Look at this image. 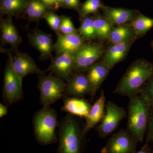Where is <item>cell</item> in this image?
Returning <instances> with one entry per match:
<instances>
[{
  "label": "cell",
  "mask_w": 153,
  "mask_h": 153,
  "mask_svg": "<svg viewBox=\"0 0 153 153\" xmlns=\"http://www.w3.org/2000/svg\"><path fill=\"white\" fill-rule=\"evenodd\" d=\"M152 74V62L143 58L137 59L129 66L112 93L129 98L138 95L144 83Z\"/></svg>",
  "instance_id": "cell-1"
},
{
  "label": "cell",
  "mask_w": 153,
  "mask_h": 153,
  "mask_svg": "<svg viewBox=\"0 0 153 153\" xmlns=\"http://www.w3.org/2000/svg\"><path fill=\"white\" fill-rule=\"evenodd\" d=\"M150 108L140 95L129 98L128 105V131L142 143L146 133Z\"/></svg>",
  "instance_id": "cell-2"
},
{
  "label": "cell",
  "mask_w": 153,
  "mask_h": 153,
  "mask_svg": "<svg viewBox=\"0 0 153 153\" xmlns=\"http://www.w3.org/2000/svg\"><path fill=\"white\" fill-rule=\"evenodd\" d=\"M85 135L76 119L68 114L61 120L59 128L57 153H81Z\"/></svg>",
  "instance_id": "cell-3"
},
{
  "label": "cell",
  "mask_w": 153,
  "mask_h": 153,
  "mask_svg": "<svg viewBox=\"0 0 153 153\" xmlns=\"http://www.w3.org/2000/svg\"><path fill=\"white\" fill-rule=\"evenodd\" d=\"M33 122L35 138L39 144L47 145L57 142L58 121L55 110L49 105L44 106L34 115Z\"/></svg>",
  "instance_id": "cell-4"
},
{
  "label": "cell",
  "mask_w": 153,
  "mask_h": 153,
  "mask_svg": "<svg viewBox=\"0 0 153 153\" xmlns=\"http://www.w3.org/2000/svg\"><path fill=\"white\" fill-rule=\"evenodd\" d=\"M38 88L40 91V102L44 106L54 104L64 95L66 83L52 74L38 76Z\"/></svg>",
  "instance_id": "cell-5"
},
{
  "label": "cell",
  "mask_w": 153,
  "mask_h": 153,
  "mask_svg": "<svg viewBox=\"0 0 153 153\" xmlns=\"http://www.w3.org/2000/svg\"><path fill=\"white\" fill-rule=\"evenodd\" d=\"M106 49L102 42H85L74 54V72L87 71L91 65L103 57Z\"/></svg>",
  "instance_id": "cell-6"
},
{
  "label": "cell",
  "mask_w": 153,
  "mask_h": 153,
  "mask_svg": "<svg viewBox=\"0 0 153 153\" xmlns=\"http://www.w3.org/2000/svg\"><path fill=\"white\" fill-rule=\"evenodd\" d=\"M105 114L100 124L96 130L100 137L106 138L114 131L123 120L127 116L125 108L118 105L112 102L108 101L105 105Z\"/></svg>",
  "instance_id": "cell-7"
},
{
  "label": "cell",
  "mask_w": 153,
  "mask_h": 153,
  "mask_svg": "<svg viewBox=\"0 0 153 153\" xmlns=\"http://www.w3.org/2000/svg\"><path fill=\"white\" fill-rule=\"evenodd\" d=\"M22 78L14 70L10 59L4 76L3 97L7 105L16 103L23 98Z\"/></svg>",
  "instance_id": "cell-8"
},
{
  "label": "cell",
  "mask_w": 153,
  "mask_h": 153,
  "mask_svg": "<svg viewBox=\"0 0 153 153\" xmlns=\"http://www.w3.org/2000/svg\"><path fill=\"white\" fill-rule=\"evenodd\" d=\"M138 143L127 130L121 129L108 139L101 153H132L136 152Z\"/></svg>",
  "instance_id": "cell-9"
},
{
  "label": "cell",
  "mask_w": 153,
  "mask_h": 153,
  "mask_svg": "<svg viewBox=\"0 0 153 153\" xmlns=\"http://www.w3.org/2000/svg\"><path fill=\"white\" fill-rule=\"evenodd\" d=\"M74 65V53H57L56 57L52 58L51 64L46 71H51L52 74L67 82L73 74Z\"/></svg>",
  "instance_id": "cell-10"
},
{
  "label": "cell",
  "mask_w": 153,
  "mask_h": 153,
  "mask_svg": "<svg viewBox=\"0 0 153 153\" xmlns=\"http://www.w3.org/2000/svg\"><path fill=\"white\" fill-rule=\"evenodd\" d=\"M9 55L13 68L22 79L30 74L44 75L47 71L38 68L33 59L26 53L18 52L13 56L10 53Z\"/></svg>",
  "instance_id": "cell-11"
},
{
  "label": "cell",
  "mask_w": 153,
  "mask_h": 153,
  "mask_svg": "<svg viewBox=\"0 0 153 153\" xmlns=\"http://www.w3.org/2000/svg\"><path fill=\"white\" fill-rule=\"evenodd\" d=\"M134 42L130 41L126 43L111 44L106 49L100 62L111 70L117 64L125 59Z\"/></svg>",
  "instance_id": "cell-12"
},
{
  "label": "cell",
  "mask_w": 153,
  "mask_h": 153,
  "mask_svg": "<svg viewBox=\"0 0 153 153\" xmlns=\"http://www.w3.org/2000/svg\"><path fill=\"white\" fill-rule=\"evenodd\" d=\"M101 10L102 16L114 26L130 23L140 13L138 10L114 8L104 5Z\"/></svg>",
  "instance_id": "cell-13"
},
{
  "label": "cell",
  "mask_w": 153,
  "mask_h": 153,
  "mask_svg": "<svg viewBox=\"0 0 153 153\" xmlns=\"http://www.w3.org/2000/svg\"><path fill=\"white\" fill-rule=\"evenodd\" d=\"M110 69L101 62H97L88 69L86 76L89 82V95L91 99L108 76Z\"/></svg>",
  "instance_id": "cell-14"
},
{
  "label": "cell",
  "mask_w": 153,
  "mask_h": 153,
  "mask_svg": "<svg viewBox=\"0 0 153 153\" xmlns=\"http://www.w3.org/2000/svg\"><path fill=\"white\" fill-rule=\"evenodd\" d=\"M90 91L89 82L84 72H74L66 82L64 95L67 97L83 98Z\"/></svg>",
  "instance_id": "cell-15"
},
{
  "label": "cell",
  "mask_w": 153,
  "mask_h": 153,
  "mask_svg": "<svg viewBox=\"0 0 153 153\" xmlns=\"http://www.w3.org/2000/svg\"><path fill=\"white\" fill-rule=\"evenodd\" d=\"M86 40L78 33L69 35H60L54 45V49L57 53H71L75 54Z\"/></svg>",
  "instance_id": "cell-16"
},
{
  "label": "cell",
  "mask_w": 153,
  "mask_h": 153,
  "mask_svg": "<svg viewBox=\"0 0 153 153\" xmlns=\"http://www.w3.org/2000/svg\"><path fill=\"white\" fill-rule=\"evenodd\" d=\"M30 44L41 53L42 60L52 59V51L54 49L52 37L39 30L33 31L29 37Z\"/></svg>",
  "instance_id": "cell-17"
},
{
  "label": "cell",
  "mask_w": 153,
  "mask_h": 153,
  "mask_svg": "<svg viewBox=\"0 0 153 153\" xmlns=\"http://www.w3.org/2000/svg\"><path fill=\"white\" fill-rule=\"evenodd\" d=\"M91 107L90 103L83 98L66 96L64 98L61 110L72 115L86 118L89 114Z\"/></svg>",
  "instance_id": "cell-18"
},
{
  "label": "cell",
  "mask_w": 153,
  "mask_h": 153,
  "mask_svg": "<svg viewBox=\"0 0 153 153\" xmlns=\"http://www.w3.org/2000/svg\"><path fill=\"white\" fill-rule=\"evenodd\" d=\"M105 94L102 90L98 100L92 105L88 116L85 118V123L83 128V132L85 135L104 117L105 114Z\"/></svg>",
  "instance_id": "cell-19"
},
{
  "label": "cell",
  "mask_w": 153,
  "mask_h": 153,
  "mask_svg": "<svg viewBox=\"0 0 153 153\" xmlns=\"http://www.w3.org/2000/svg\"><path fill=\"white\" fill-rule=\"evenodd\" d=\"M138 38L131 24L128 23L114 26L108 41L110 44H116L135 41Z\"/></svg>",
  "instance_id": "cell-20"
},
{
  "label": "cell",
  "mask_w": 153,
  "mask_h": 153,
  "mask_svg": "<svg viewBox=\"0 0 153 153\" xmlns=\"http://www.w3.org/2000/svg\"><path fill=\"white\" fill-rule=\"evenodd\" d=\"M1 32L2 41L16 48L21 44L22 38L10 18L1 21Z\"/></svg>",
  "instance_id": "cell-21"
},
{
  "label": "cell",
  "mask_w": 153,
  "mask_h": 153,
  "mask_svg": "<svg viewBox=\"0 0 153 153\" xmlns=\"http://www.w3.org/2000/svg\"><path fill=\"white\" fill-rule=\"evenodd\" d=\"M94 18V26L96 39L100 41L108 40L114 25L102 15L96 14Z\"/></svg>",
  "instance_id": "cell-22"
},
{
  "label": "cell",
  "mask_w": 153,
  "mask_h": 153,
  "mask_svg": "<svg viewBox=\"0 0 153 153\" xmlns=\"http://www.w3.org/2000/svg\"><path fill=\"white\" fill-rule=\"evenodd\" d=\"M130 24L139 38L144 36L153 28V19L146 16L140 13Z\"/></svg>",
  "instance_id": "cell-23"
},
{
  "label": "cell",
  "mask_w": 153,
  "mask_h": 153,
  "mask_svg": "<svg viewBox=\"0 0 153 153\" xmlns=\"http://www.w3.org/2000/svg\"><path fill=\"white\" fill-rule=\"evenodd\" d=\"M81 25L77 30L78 33L86 40L96 39L94 17L88 15L81 18Z\"/></svg>",
  "instance_id": "cell-24"
},
{
  "label": "cell",
  "mask_w": 153,
  "mask_h": 153,
  "mask_svg": "<svg viewBox=\"0 0 153 153\" xmlns=\"http://www.w3.org/2000/svg\"><path fill=\"white\" fill-rule=\"evenodd\" d=\"M46 8L43 3L33 1L29 4L27 12L28 17L32 20H39L46 13Z\"/></svg>",
  "instance_id": "cell-25"
},
{
  "label": "cell",
  "mask_w": 153,
  "mask_h": 153,
  "mask_svg": "<svg viewBox=\"0 0 153 153\" xmlns=\"http://www.w3.org/2000/svg\"><path fill=\"white\" fill-rule=\"evenodd\" d=\"M104 5L100 0H86L79 9L81 18L91 14H97Z\"/></svg>",
  "instance_id": "cell-26"
},
{
  "label": "cell",
  "mask_w": 153,
  "mask_h": 153,
  "mask_svg": "<svg viewBox=\"0 0 153 153\" xmlns=\"http://www.w3.org/2000/svg\"><path fill=\"white\" fill-rule=\"evenodd\" d=\"M139 94L147 101L151 110H153V74L144 83Z\"/></svg>",
  "instance_id": "cell-27"
},
{
  "label": "cell",
  "mask_w": 153,
  "mask_h": 153,
  "mask_svg": "<svg viewBox=\"0 0 153 153\" xmlns=\"http://www.w3.org/2000/svg\"><path fill=\"white\" fill-rule=\"evenodd\" d=\"M25 6L24 0H3L1 8L4 12L14 13L21 11Z\"/></svg>",
  "instance_id": "cell-28"
},
{
  "label": "cell",
  "mask_w": 153,
  "mask_h": 153,
  "mask_svg": "<svg viewBox=\"0 0 153 153\" xmlns=\"http://www.w3.org/2000/svg\"><path fill=\"white\" fill-rule=\"evenodd\" d=\"M44 17L51 28L57 33V36L61 35L60 30L61 18L53 13H46Z\"/></svg>",
  "instance_id": "cell-29"
},
{
  "label": "cell",
  "mask_w": 153,
  "mask_h": 153,
  "mask_svg": "<svg viewBox=\"0 0 153 153\" xmlns=\"http://www.w3.org/2000/svg\"><path fill=\"white\" fill-rule=\"evenodd\" d=\"M60 30V33L63 35L78 33L77 30L74 27L71 19L67 17L61 18Z\"/></svg>",
  "instance_id": "cell-30"
},
{
  "label": "cell",
  "mask_w": 153,
  "mask_h": 153,
  "mask_svg": "<svg viewBox=\"0 0 153 153\" xmlns=\"http://www.w3.org/2000/svg\"><path fill=\"white\" fill-rule=\"evenodd\" d=\"M146 143L153 142V110L150 111L146 131Z\"/></svg>",
  "instance_id": "cell-31"
},
{
  "label": "cell",
  "mask_w": 153,
  "mask_h": 153,
  "mask_svg": "<svg viewBox=\"0 0 153 153\" xmlns=\"http://www.w3.org/2000/svg\"><path fill=\"white\" fill-rule=\"evenodd\" d=\"M64 4L66 7L70 8L76 9L79 10V0H64L63 1Z\"/></svg>",
  "instance_id": "cell-32"
},
{
  "label": "cell",
  "mask_w": 153,
  "mask_h": 153,
  "mask_svg": "<svg viewBox=\"0 0 153 153\" xmlns=\"http://www.w3.org/2000/svg\"><path fill=\"white\" fill-rule=\"evenodd\" d=\"M132 153H152L147 143L144 145L139 152H135Z\"/></svg>",
  "instance_id": "cell-33"
},
{
  "label": "cell",
  "mask_w": 153,
  "mask_h": 153,
  "mask_svg": "<svg viewBox=\"0 0 153 153\" xmlns=\"http://www.w3.org/2000/svg\"><path fill=\"white\" fill-rule=\"evenodd\" d=\"M8 112V109L7 106L4 105L0 104V117L2 118L5 116Z\"/></svg>",
  "instance_id": "cell-34"
},
{
  "label": "cell",
  "mask_w": 153,
  "mask_h": 153,
  "mask_svg": "<svg viewBox=\"0 0 153 153\" xmlns=\"http://www.w3.org/2000/svg\"><path fill=\"white\" fill-rule=\"evenodd\" d=\"M42 1L47 5L53 4L56 2V0H42Z\"/></svg>",
  "instance_id": "cell-35"
},
{
  "label": "cell",
  "mask_w": 153,
  "mask_h": 153,
  "mask_svg": "<svg viewBox=\"0 0 153 153\" xmlns=\"http://www.w3.org/2000/svg\"><path fill=\"white\" fill-rule=\"evenodd\" d=\"M64 0H56V2L55 4H61V3H63Z\"/></svg>",
  "instance_id": "cell-36"
},
{
  "label": "cell",
  "mask_w": 153,
  "mask_h": 153,
  "mask_svg": "<svg viewBox=\"0 0 153 153\" xmlns=\"http://www.w3.org/2000/svg\"><path fill=\"white\" fill-rule=\"evenodd\" d=\"M151 47H152V49L153 50V40H152V41H151Z\"/></svg>",
  "instance_id": "cell-37"
}]
</instances>
